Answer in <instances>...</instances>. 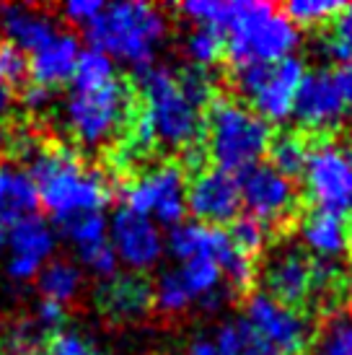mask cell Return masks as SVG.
<instances>
[{"mask_svg": "<svg viewBox=\"0 0 352 355\" xmlns=\"http://www.w3.org/2000/svg\"><path fill=\"white\" fill-rule=\"evenodd\" d=\"M6 247V226H3V223H0V249Z\"/></svg>", "mask_w": 352, "mask_h": 355, "instance_id": "cell-42", "label": "cell"}, {"mask_svg": "<svg viewBox=\"0 0 352 355\" xmlns=\"http://www.w3.org/2000/svg\"><path fill=\"white\" fill-rule=\"evenodd\" d=\"M241 205L249 218L259 220L262 226L285 223L298 213V189L293 179L283 177L270 164H256L238 179Z\"/></svg>", "mask_w": 352, "mask_h": 355, "instance_id": "cell-13", "label": "cell"}, {"mask_svg": "<svg viewBox=\"0 0 352 355\" xmlns=\"http://www.w3.org/2000/svg\"><path fill=\"white\" fill-rule=\"evenodd\" d=\"M62 236L70 241V247L76 249L78 259L86 265L88 259L109 247V218L104 213H86V216L70 218L65 223H60Z\"/></svg>", "mask_w": 352, "mask_h": 355, "instance_id": "cell-23", "label": "cell"}, {"mask_svg": "<svg viewBox=\"0 0 352 355\" xmlns=\"http://www.w3.org/2000/svg\"><path fill=\"white\" fill-rule=\"evenodd\" d=\"M49 101H52V91L39 86V83H29V86L24 89V107L31 109V112L47 109Z\"/></svg>", "mask_w": 352, "mask_h": 355, "instance_id": "cell-39", "label": "cell"}, {"mask_svg": "<svg viewBox=\"0 0 352 355\" xmlns=\"http://www.w3.org/2000/svg\"><path fill=\"white\" fill-rule=\"evenodd\" d=\"M86 283L83 270L73 259H49L37 275V288L42 298L55 301L60 306H68L80 296V288Z\"/></svg>", "mask_w": 352, "mask_h": 355, "instance_id": "cell-24", "label": "cell"}, {"mask_svg": "<svg viewBox=\"0 0 352 355\" xmlns=\"http://www.w3.org/2000/svg\"><path fill=\"white\" fill-rule=\"evenodd\" d=\"M347 286H350V293H352V270H350V280H347Z\"/></svg>", "mask_w": 352, "mask_h": 355, "instance_id": "cell-43", "label": "cell"}, {"mask_svg": "<svg viewBox=\"0 0 352 355\" xmlns=\"http://www.w3.org/2000/svg\"><path fill=\"white\" fill-rule=\"evenodd\" d=\"M168 37L166 13L143 0H119L101 8L94 24L86 29L91 47L135 65L137 70L153 65L156 52Z\"/></svg>", "mask_w": 352, "mask_h": 355, "instance_id": "cell-3", "label": "cell"}, {"mask_svg": "<svg viewBox=\"0 0 352 355\" xmlns=\"http://www.w3.org/2000/svg\"><path fill=\"white\" fill-rule=\"evenodd\" d=\"M125 207L158 226H179L186 216V174L174 161L146 168L125 189Z\"/></svg>", "mask_w": 352, "mask_h": 355, "instance_id": "cell-11", "label": "cell"}, {"mask_svg": "<svg viewBox=\"0 0 352 355\" xmlns=\"http://www.w3.org/2000/svg\"><path fill=\"white\" fill-rule=\"evenodd\" d=\"M29 76V58L8 42H0V80L6 86H16Z\"/></svg>", "mask_w": 352, "mask_h": 355, "instance_id": "cell-35", "label": "cell"}, {"mask_svg": "<svg viewBox=\"0 0 352 355\" xmlns=\"http://www.w3.org/2000/svg\"><path fill=\"white\" fill-rule=\"evenodd\" d=\"M47 355H101L98 347L76 329H62L49 337Z\"/></svg>", "mask_w": 352, "mask_h": 355, "instance_id": "cell-36", "label": "cell"}, {"mask_svg": "<svg viewBox=\"0 0 352 355\" xmlns=\"http://www.w3.org/2000/svg\"><path fill=\"white\" fill-rule=\"evenodd\" d=\"M350 234H352V228H350Z\"/></svg>", "mask_w": 352, "mask_h": 355, "instance_id": "cell-44", "label": "cell"}, {"mask_svg": "<svg viewBox=\"0 0 352 355\" xmlns=\"http://www.w3.org/2000/svg\"><path fill=\"white\" fill-rule=\"evenodd\" d=\"M301 241L308 254H313V259H334L340 262V257L347 252L352 241L350 226L344 216L329 213V210H319L313 207L311 213H306L301 220Z\"/></svg>", "mask_w": 352, "mask_h": 355, "instance_id": "cell-21", "label": "cell"}, {"mask_svg": "<svg viewBox=\"0 0 352 355\" xmlns=\"http://www.w3.org/2000/svg\"><path fill=\"white\" fill-rule=\"evenodd\" d=\"M65 306L55 304V301H47V298H42L39 304L34 306V314H31V319L37 322V324L42 327V329H47L49 335L55 332V329H60V327L65 324Z\"/></svg>", "mask_w": 352, "mask_h": 355, "instance_id": "cell-38", "label": "cell"}, {"mask_svg": "<svg viewBox=\"0 0 352 355\" xmlns=\"http://www.w3.org/2000/svg\"><path fill=\"white\" fill-rule=\"evenodd\" d=\"M80 42L73 31L58 29V34L42 44L39 50L29 55V76L31 83H39L44 89H58L68 83L76 73L80 58Z\"/></svg>", "mask_w": 352, "mask_h": 355, "instance_id": "cell-19", "label": "cell"}, {"mask_svg": "<svg viewBox=\"0 0 352 355\" xmlns=\"http://www.w3.org/2000/svg\"><path fill=\"white\" fill-rule=\"evenodd\" d=\"M186 355H223V353L218 350L213 340H195L189 345V350H186Z\"/></svg>", "mask_w": 352, "mask_h": 355, "instance_id": "cell-40", "label": "cell"}, {"mask_svg": "<svg viewBox=\"0 0 352 355\" xmlns=\"http://www.w3.org/2000/svg\"><path fill=\"white\" fill-rule=\"evenodd\" d=\"M241 319L262 337L264 343H270L285 355H301L313 340L311 322L303 314V309L280 304L262 291H256L246 298Z\"/></svg>", "mask_w": 352, "mask_h": 355, "instance_id": "cell-12", "label": "cell"}, {"mask_svg": "<svg viewBox=\"0 0 352 355\" xmlns=\"http://www.w3.org/2000/svg\"><path fill=\"white\" fill-rule=\"evenodd\" d=\"M168 254L186 262V259H213L220 265L223 277L228 288L244 291L254 283V259L241 254L234 247V241L228 236V231L220 226H207V223H179L171 228L166 239Z\"/></svg>", "mask_w": 352, "mask_h": 355, "instance_id": "cell-8", "label": "cell"}, {"mask_svg": "<svg viewBox=\"0 0 352 355\" xmlns=\"http://www.w3.org/2000/svg\"><path fill=\"white\" fill-rule=\"evenodd\" d=\"M39 195L29 168L13 161H0V223L13 226L24 218L37 216Z\"/></svg>", "mask_w": 352, "mask_h": 355, "instance_id": "cell-22", "label": "cell"}, {"mask_svg": "<svg viewBox=\"0 0 352 355\" xmlns=\"http://www.w3.org/2000/svg\"><path fill=\"white\" fill-rule=\"evenodd\" d=\"M0 31L8 44L19 47L29 58L31 52L39 50L44 42L58 34V24L42 8L8 3L0 6Z\"/></svg>", "mask_w": 352, "mask_h": 355, "instance_id": "cell-20", "label": "cell"}, {"mask_svg": "<svg viewBox=\"0 0 352 355\" xmlns=\"http://www.w3.org/2000/svg\"><path fill=\"white\" fill-rule=\"evenodd\" d=\"M324 55L340 68H352V3H344L342 10L329 21V31L322 37Z\"/></svg>", "mask_w": 352, "mask_h": 355, "instance_id": "cell-30", "label": "cell"}, {"mask_svg": "<svg viewBox=\"0 0 352 355\" xmlns=\"http://www.w3.org/2000/svg\"><path fill=\"white\" fill-rule=\"evenodd\" d=\"M306 76L303 60L290 55L277 62H252L234 68V86L262 119L285 122L293 117L295 96Z\"/></svg>", "mask_w": 352, "mask_h": 355, "instance_id": "cell-7", "label": "cell"}, {"mask_svg": "<svg viewBox=\"0 0 352 355\" xmlns=\"http://www.w3.org/2000/svg\"><path fill=\"white\" fill-rule=\"evenodd\" d=\"M342 6L344 3H337V0H290L283 6V13L295 29L301 26L311 29L319 24H329L342 10Z\"/></svg>", "mask_w": 352, "mask_h": 355, "instance_id": "cell-32", "label": "cell"}, {"mask_svg": "<svg viewBox=\"0 0 352 355\" xmlns=\"http://www.w3.org/2000/svg\"><path fill=\"white\" fill-rule=\"evenodd\" d=\"M202 138L213 164L236 177L262 164L272 143V125L238 99H213Z\"/></svg>", "mask_w": 352, "mask_h": 355, "instance_id": "cell-5", "label": "cell"}, {"mask_svg": "<svg viewBox=\"0 0 352 355\" xmlns=\"http://www.w3.org/2000/svg\"><path fill=\"white\" fill-rule=\"evenodd\" d=\"M350 109H352V104H350Z\"/></svg>", "mask_w": 352, "mask_h": 355, "instance_id": "cell-45", "label": "cell"}, {"mask_svg": "<svg viewBox=\"0 0 352 355\" xmlns=\"http://www.w3.org/2000/svg\"><path fill=\"white\" fill-rule=\"evenodd\" d=\"M101 8H104V3H98V0H70V3L62 6V16L73 26L88 29L94 24V19L101 13Z\"/></svg>", "mask_w": 352, "mask_h": 355, "instance_id": "cell-37", "label": "cell"}, {"mask_svg": "<svg viewBox=\"0 0 352 355\" xmlns=\"http://www.w3.org/2000/svg\"><path fill=\"white\" fill-rule=\"evenodd\" d=\"M228 236H231L234 247L238 249L241 254L254 259L264 249V244H267V226H262L259 220H254V218H249V216L236 218L234 223H231Z\"/></svg>", "mask_w": 352, "mask_h": 355, "instance_id": "cell-34", "label": "cell"}, {"mask_svg": "<svg viewBox=\"0 0 352 355\" xmlns=\"http://www.w3.org/2000/svg\"><path fill=\"white\" fill-rule=\"evenodd\" d=\"M306 195L319 210L352 213V143L319 138L308 148L303 168Z\"/></svg>", "mask_w": 352, "mask_h": 355, "instance_id": "cell-9", "label": "cell"}, {"mask_svg": "<svg viewBox=\"0 0 352 355\" xmlns=\"http://www.w3.org/2000/svg\"><path fill=\"white\" fill-rule=\"evenodd\" d=\"M220 31L234 68L290 58L301 42V31L288 21L283 8L264 0L228 3Z\"/></svg>", "mask_w": 352, "mask_h": 355, "instance_id": "cell-4", "label": "cell"}, {"mask_svg": "<svg viewBox=\"0 0 352 355\" xmlns=\"http://www.w3.org/2000/svg\"><path fill=\"white\" fill-rule=\"evenodd\" d=\"M241 210L238 179L218 166L197 168L192 182H186V213L195 216L197 223L223 226L234 223Z\"/></svg>", "mask_w": 352, "mask_h": 355, "instance_id": "cell-17", "label": "cell"}, {"mask_svg": "<svg viewBox=\"0 0 352 355\" xmlns=\"http://www.w3.org/2000/svg\"><path fill=\"white\" fill-rule=\"evenodd\" d=\"M117 78V65L114 60L104 55V52L88 50L80 52L78 65H76V73H73V89H91V86H104L109 80Z\"/></svg>", "mask_w": 352, "mask_h": 355, "instance_id": "cell-31", "label": "cell"}, {"mask_svg": "<svg viewBox=\"0 0 352 355\" xmlns=\"http://www.w3.org/2000/svg\"><path fill=\"white\" fill-rule=\"evenodd\" d=\"M262 293L293 309H303L313 298V257L298 244L274 247L259 270Z\"/></svg>", "mask_w": 352, "mask_h": 355, "instance_id": "cell-14", "label": "cell"}, {"mask_svg": "<svg viewBox=\"0 0 352 355\" xmlns=\"http://www.w3.org/2000/svg\"><path fill=\"white\" fill-rule=\"evenodd\" d=\"M184 52L189 58V65L205 70L213 68L225 55L223 31L213 29V26H192L184 37Z\"/></svg>", "mask_w": 352, "mask_h": 355, "instance_id": "cell-29", "label": "cell"}, {"mask_svg": "<svg viewBox=\"0 0 352 355\" xmlns=\"http://www.w3.org/2000/svg\"><path fill=\"white\" fill-rule=\"evenodd\" d=\"M6 275L13 283H29L37 280L42 267L47 265L55 249H58V231L52 228L47 218L39 213L31 218H24L6 231Z\"/></svg>", "mask_w": 352, "mask_h": 355, "instance_id": "cell-16", "label": "cell"}, {"mask_svg": "<svg viewBox=\"0 0 352 355\" xmlns=\"http://www.w3.org/2000/svg\"><path fill=\"white\" fill-rule=\"evenodd\" d=\"M29 174L37 184L39 205L60 223L86 213H104L109 184L104 174L86 166L73 150L62 146H37Z\"/></svg>", "mask_w": 352, "mask_h": 355, "instance_id": "cell-2", "label": "cell"}, {"mask_svg": "<svg viewBox=\"0 0 352 355\" xmlns=\"http://www.w3.org/2000/svg\"><path fill=\"white\" fill-rule=\"evenodd\" d=\"M98 311L112 322H137L150 311L153 306V286L137 272L114 275L101 280L96 288Z\"/></svg>", "mask_w": 352, "mask_h": 355, "instance_id": "cell-18", "label": "cell"}, {"mask_svg": "<svg viewBox=\"0 0 352 355\" xmlns=\"http://www.w3.org/2000/svg\"><path fill=\"white\" fill-rule=\"evenodd\" d=\"M308 355H352V309H332L326 314Z\"/></svg>", "mask_w": 352, "mask_h": 355, "instance_id": "cell-25", "label": "cell"}, {"mask_svg": "<svg viewBox=\"0 0 352 355\" xmlns=\"http://www.w3.org/2000/svg\"><path fill=\"white\" fill-rule=\"evenodd\" d=\"M213 343L223 355H285L270 343H264L241 316L231 319V322H223Z\"/></svg>", "mask_w": 352, "mask_h": 355, "instance_id": "cell-27", "label": "cell"}, {"mask_svg": "<svg viewBox=\"0 0 352 355\" xmlns=\"http://www.w3.org/2000/svg\"><path fill=\"white\" fill-rule=\"evenodd\" d=\"M153 304L161 314L166 316H176V314H184L186 309L192 306V298L186 293L184 283L176 270H166L161 272L153 286Z\"/></svg>", "mask_w": 352, "mask_h": 355, "instance_id": "cell-33", "label": "cell"}, {"mask_svg": "<svg viewBox=\"0 0 352 355\" xmlns=\"http://www.w3.org/2000/svg\"><path fill=\"white\" fill-rule=\"evenodd\" d=\"M109 244L119 262L137 275L156 267L166 252V241L158 223L127 207H119L109 220Z\"/></svg>", "mask_w": 352, "mask_h": 355, "instance_id": "cell-15", "label": "cell"}, {"mask_svg": "<svg viewBox=\"0 0 352 355\" xmlns=\"http://www.w3.org/2000/svg\"><path fill=\"white\" fill-rule=\"evenodd\" d=\"M352 104V68H316L306 73L295 96L293 117L308 132L334 130Z\"/></svg>", "mask_w": 352, "mask_h": 355, "instance_id": "cell-10", "label": "cell"}, {"mask_svg": "<svg viewBox=\"0 0 352 355\" xmlns=\"http://www.w3.org/2000/svg\"><path fill=\"white\" fill-rule=\"evenodd\" d=\"M135 112V91L117 76L104 86L70 89L62 104V125L78 146L101 148L130 130Z\"/></svg>", "mask_w": 352, "mask_h": 355, "instance_id": "cell-6", "label": "cell"}, {"mask_svg": "<svg viewBox=\"0 0 352 355\" xmlns=\"http://www.w3.org/2000/svg\"><path fill=\"white\" fill-rule=\"evenodd\" d=\"M49 332L42 329L31 316L13 319L0 332V355H47Z\"/></svg>", "mask_w": 352, "mask_h": 355, "instance_id": "cell-26", "label": "cell"}, {"mask_svg": "<svg viewBox=\"0 0 352 355\" xmlns=\"http://www.w3.org/2000/svg\"><path fill=\"white\" fill-rule=\"evenodd\" d=\"M8 107H10V86H6V83L0 80V119L6 117Z\"/></svg>", "mask_w": 352, "mask_h": 355, "instance_id": "cell-41", "label": "cell"}, {"mask_svg": "<svg viewBox=\"0 0 352 355\" xmlns=\"http://www.w3.org/2000/svg\"><path fill=\"white\" fill-rule=\"evenodd\" d=\"M137 104L135 119L130 125V146L143 153L150 146L168 150L197 148L205 135V112L186 96L176 73L158 65L137 70Z\"/></svg>", "mask_w": 352, "mask_h": 355, "instance_id": "cell-1", "label": "cell"}, {"mask_svg": "<svg viewBox=\"0 0 352 355\" xmlns=\"http://www.w3.org/2000/svg\"><path fill=\"white\" fill-rule=\"evenodd\" d=\"M308 148L311 143L298 135V132H283L280 138H272L270 143V166L280 171L288 179L303 177L306 161H308Z\"/></svg>", "mask_w": 352, "mask_h": 355, "instance_id": "cell-28", "label": "cell"}]
</instances>
